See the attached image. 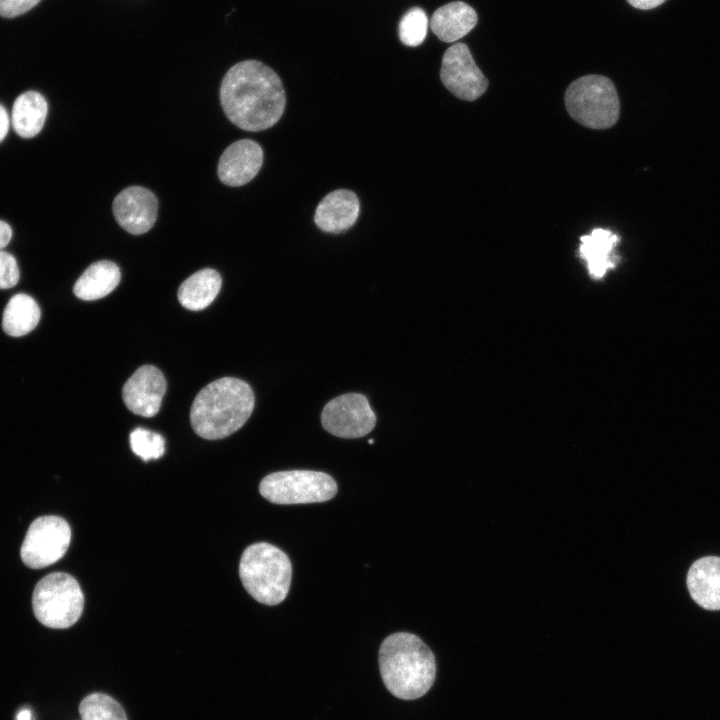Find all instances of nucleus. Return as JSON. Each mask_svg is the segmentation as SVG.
Returning a JSON list of instances; mask_svg holds the SVG:
<instances>
[{
  "mask_svg": "<svg viewBox=\"0 0 720 720\" xmlns=\"http://www.w3.org/2000/svg\"><path fill=\"white\" fill-rule=\"evenodd\" d=\"M40 317V308L31 296L16 294L4 309L2 327L10 336H24L37 326Z\"/></svg>",
  "mask_w": 720,
  "mask_h": 720,
  "instance_id": "21",
  "label": "nucleus"
},
{
  "mask_svg": "<svg viewBox=\"0 0 720 720\" xmlns=\"http://www.w3.org/2000/svg\"><path fill=\"white\" fill-rule=\"evenodd\" d=\"M259 492L275 504H306L332 499L337 493V484L324 472L288 470L265 476L259 484Z\"/></svg>",
  "mask_w": 720,
  "mask_h": 720,
  "instance_id": "7",
  "label": "nucleus"
},
{
  "mask_svg": "<svg viewBox=\"0 0 720 720\" xmlns=\"http://www.w3.org/2000/svg\"><path fill=\"white\" fill-rule=\"evenodd\" d=\"M686 583L696 604L707 610H720V557L696 560L688 570Z\"/></svg>",
  "mask_w": 720,
  "mask_h": 720,
  "instance_id": "15",
  "label": "nucleus"
},
{
  "mask_svg": "<svg viewBox=\"0 0 720 720\" xmlns=\"http://www.w3.org/2000/svg\"><path fill=\"white\" fill-rule=\"evenodd\" d=\"M368 443H369V444H372V443H373V439H370V440L368 441Z\"/></svg>",
  "mask_w": 720,
  "mask_h": 720,
  "instance_id": "31",
  "label": "nucleus"
},
{
  "mask_svg": "<svg viewBox=\"0 0 720 720\" xmlns=\"http://www.w3.org/2000/svg\"><path fill=\"white\" fill-rule=\"evenodd\" d=\"M239 575L244 588L256 601L277 605L289 592L292 565L288 556L278 547L259 542L244 550L239 563Z\"/></svg>",
  "mask_w": 720,
  "mask_h": 720,
  "instance_id": "4",
  "label": "nucleus"
},
{
  "mask_svg": "<svg viewBox=\"0 0 720 720\" xmlns=\"http://www.w3.org/2000/svg\"><path fill=\"white\" fill-rule=\"evenodd\" d=\"M10 120L6 109L0 104V142L6 137Z\"/></svg>",
  "mask_w": 720,
  "mask_h": 720,
  "instance_id": "29",
  "label": "nucleus"
},
{
  "mask_svg": "<svg viewBox=\"0 0 720 720\" xmlns=\"http://www.w3.org/2000/svg\"><path fill=\"white\" fill-rule=\"evenodd\" d=\"M255 397L245 381L224 377L206 385L195 397L190 422L204 439L225 438L240 429L254 409Z\"/></svg>",
  "mask_w": 720,
  "mask_h": 720,
  "instance_id": "3",
  "label": "nucleus"
},
{
  "mask_svg": "<svg viewBox=\"0 0 720 720\" xmlns=\"http://www.w3.org/2000/svg\"><path fill=\"white\" fill-rule=\"evenodd\" d=\"M221 284V276L216 270H199L182 282L178 289V300L188 310H203L214 301Z\"/></svg>",
  "mask_w": 720,
  "mask_h": 720,
  "instance_id": "19",
  "label": "nucleus"
},
{
  "mask_svg": "<svg viewBox=\"0 0 720 720\" xmlns=\"http://www.w3.org/2000/svg\"><path fill=\"white\" fill-rule=\"evenodd\" d=\"M379 669L388 691L402 700H415L432 687L436 661L430 648L415 634L396 632L379 648Z\"/></svg>",
  "mask_w": 720,
  "mask_h": 720,
  "instance_id": "2",
  "label": "nucleus"
},
{
  "mask_svg": "<svg viewBox=\"0 0 720 720\" xmlns=\"http://www.w3.org/2000/svg\"><path fill=\"white\" fill-rule=\"evenodd\" d=\"M79 713L82 720H127L122 706L102 693L86 696L79 705Z\"/></svg>",
  "mask_w": 720,
  "mask_h": 720,
  "instance_id": "22",
  "label": "nucleus"
},
{
  "mask_svg": "<svg viewBox=\"0 0 720 720\" xmlns=\"http://www.w3.org/2000/svg\"><path fill=\"white\" fill-rule=\"evenodd\" d=\"M120 278V269L114 262L97 261L78 278L73 291L81 300H97L110 294L118 286Z\"/></svg>",
  "mask_w": 720,
  "mask_h": 720,
  "instance_id": "18",
  "label": "nucleus"
},
{
  "mask_svg": "<svg viewBox=\"0 0 720 720\" xmlns=\"http://www.w3.org/2000/svg\"><path fill=\"white\" fill-rule=\"evenodd\" d=\"M428 18L423 9L413 7L399 22L400 41L409 47L419 46L427 35Z\"/></svg>",
  "mask_w": 720,
  "mask_h": 720,
  "instance_id": "23",
  "label": "nucleus"
},
{
  "mask_svg": "<svg viewBox=\"0 0 720 720\" xmlns=\"http://www.w3.org/2000/svg\"><path fill=\"white\" fill-rule=\"evenodd\" d=\"M263 164L261 146L250 139L238 140L222 153L218 163V176L222 183L237 187L250 182Z\"/></svg>",
  "mask_w": 720,
  "mask_h": 720,
  "instance_id": "13",
  "label": "nucleus"
},
{
  "mask_svg": "<svg viewBox=\"0 0 720 720\" xmlns=\"http://www.w3.org/2000/svg\"><path fill=\"white\" fill-rule=\"evenodd\" d=\"M16 720H32L31 710L28 708L21 709L16 716Z\"/></svg>",
  "mask_w": 720,
  "mask_h": 720,
  "instance_id": "30",
  "label": "nucleus"
},
{
  "mask_svg": "<svg viewBox=\"0 0 720 720\" xmlns=\"http://www.w3.org/2000/svg\"><path fill=\"white\" fill-rule=\"evenodd\" d=\"M41 0H0V16L13 18L36 6Z\"/></svg>",
  "mask_w": 720,
  "mask_h": 720,
  "instance_id": "26",
  "label": "nucleus"
},
{
  "mask_svg": "<svg viewBox=\"0 0 720 720\" xmlns=\"http://www.w3.org/2000/svg\"><path fill=\"white\" fill-rule=\"evenodd\" d=\"M476 11L463 1H454L435 10L431 17L432 32L443 42H455L476 25Z\"/></svg>",
  "mask_w": 720,
  "mask_h": 720,
  "instance_id": "17",
  "label": "nucleus"
},
{
  "mask_svg": "<svg viewBox=\"0 0 720 720\" xmlns=\"http://www.w3.org/2000/svg\"><path fill=\"white\" fill-rule=\"evenodd\" d=\"M619 239L618 235L602 228H596L580 238V257L586 261L592 278L601 279L617 265L619 257L614 250Z\"/></svg>",
  "mask_w": 720,
  "mask_h": 720,
  "instance_id": "16",
  "label": "nucleus"
},
{
  "mask_svg": "<svg viewBox=\"0 0 720 720\" xmlns=\"http://www.w3.org/2000/svg\"><path fill=\"white\" fill-rule=\"evenodd\" d=\"M19 268L16 259L3 250H0V289L14 287L19 280Z\"/></svg>",
  "mask_w": 720,
  "mask_h": 720,
  "instance_id": "25",
  "label": "nucleus"
},
{
  "mask_svg": "<svg viewBox=\"0 0 720 720\" xmlns=\"http://www.w3.org/2000/svg\"><path fill=\"white\" fill-rule=\"evenodd\" d=\"M48 112L45 98L36 91L19 95L12 108L11 122L15 132L23 138L36 136L42 129Z\"/></svg>",
  "mask_w": 720,
  "mask_h": 720,
  "instance_id": "20",
  "label": "nucleus"
},
{
  "mask_svg": "<svg viewBox=\"0 0 720 720\" xmlns=\"http://www.w3.org/2000/svg\"><path fill=\"white\" fill-rule=\"evenodd\" d=\"M132 451L142 460L160 458L165 451V440L162 435L144 428L134 429L129 437Z\"/></svg>",
  "mask_w": 720,
  "mask_h": 720,
  "instance_id": "24",
  "label": "nucleus"
},
{
  "mask_svg": "<svg viewBox=\"0 0 720 720\" xmlns=\"http://www.w3.org/2000/svg\"><path fill=\"white\" fill-rule=\"evenodd\" d=\"M112 209L116 221L124 230L140 235L155 224L158 200L147 188L130 186L115 197Z\"/></svg>",
  "mask_w": 720,
  "mask_h": 720,
  "instance_id": "11",
  "label": "nucleus"
},
{
  "mask_svg": "<svg viewBox=\"0 0 720 720\" xmlns=\"http://www.w3.org/2000/svg\"><path fill=\"white\" fill-rule=\"evenodd\" d=\"M12 237V229L8 223L0 220V250L8 245Z\"/></svg>",
  "mask_w": 720,
  "mask_h": 720,
  "instance_id": "27",
  "label": "nucleus"
},
{
  "mask_svg": "<svg viewBox=\"0 0 720 720\" xmlns=\"http://www.w3.org/2000/svg\"><path fill=\"white\" fill-rule=\"evenodd\" d=\"M630 5L638 9H652L661 5L665 0H627Z\"/></svg>",
  "mask_w": 720,
  "mask_h": 720,
  "instance_id": "28",
  "label": "nucleus"
},
{
  "mask_svg": "<svg viewBox=\"0 0 720 720\" xmlns=\"http://www.w3.org/2000/svg\"><path fill=\"white\" fill-rule=\"evenodd\" d=\"M166 388L167 383L162 372L152 365H144L124 384L123 401L132 413L152 417L160 409Z\"/></svg>",
  "mask_w": 720,
  "mask_h": 720,
  "instance_id": "12",
  "label": "nucleus"
},
{
  "mask_svg": "<svg viewBox=\"0 0 720 720\" xmlns=\"http://www.w3.org/2000/svg\"><path fill=\"white\" fill-rule=\"evenodd\" d=\"M569 115L581 125L607 129L619 118L620 103L613 82L602 75H586L574 80L565 92Z\"/></svg>",
  "mask_w": 720,
  "mask_h": 720,
  "instance_id": "5",
  "label": "nucleus"
},
{
  "mask_svg": "<svg viewBox=\"0 0 720 720\" xmlns=\"http://www.w3.org/2000/svg\"><path fill=\"white\" fill-rule=\"evenodd\" d=\"M321 422L324 429L334 436L360 438L375 427L376 415L365 395L347 393L325 405Z\"/></svg>",
  "mask_w": 720,
  "mask_h": 720,
  "instance_id": "9",
  "label": "nucleus"
},
{
  "mask_svg": "<svg viewBox=\"0 0 720 720\" xmlns=\"http://www.w3.org/2000/svg\"><path fill=\"white\" fill-rule=\"evenodd\" d=\"M440 78L444 86L457 98L474 101L486 91L488 80L476 65L469 48L455 43L444 53Z\"/></svg>",
  "mask_w": 720,
  "mask_h": 720,
  "instance_id": "10",
  "label": "nucleus"
},
{
  "mask_svg": "<svg viewBox=\"0 0 720 720\" xmlns=\"http://www.w3.org/2000/svg\"><path fill=\"white\" fill-rule=\"evenodd\" d=\"M71 542L66 520L48 515L35 519L29 526L20 549L23 563L33 569L50 566L60 560Z\"/></svg>",
  "mask_w": 720,
  "mask_h": 720,
  "instance_id": "8",
  "label": "nucleus"
},
{
  "mask_svg": "<svg viewBox=\"0 0 720 720\" xmlns=\"http://www.w3.org/2000/svg\"><path fill=\"white\" fill-rule=\"evenodd\" d=\"M360 212L357 195L346 189L327 194L318 204L314 222L319 229L328 233H340L351 228Z\"/></svg>",
  "mask_w": 720,
  "mask_h": 720,
  "instance_id": "14",
  "label": "nucleus"
},
{
  "mask_svg": "<svg viewBox=\"0 0 720 720\" xmlns=\"http://www.w3.org/2000/svg\"><path fill=\"white\" fill-rule=\"evenodd\" d=\"M220 102L234 125L257 132L280 120L286 95L279 76L270 67L256 60H245L225 74L220 86Z\"/></svg>",
  "mask_w": 720,
  "mask_h": 720,
  "instance_id": "1",
  "label": "nucleus"
},
{
  "mask_svg": "<svg viewBox=\"0 0 720 720\" xmlns=\"http://www.w3.org/2000/svg\"><path fill=\"white\" fill-rule=\"evenodd\" d=\"M32 606L41 624L53 629H65L79 620L84 607V595L73 576L55 572L36 584Z\"/></svg>",
  "mask_w": 720,
  "mask_h": 720,
  "instance_id": "6",
  "label": "nucleus"
}]
</instances>
